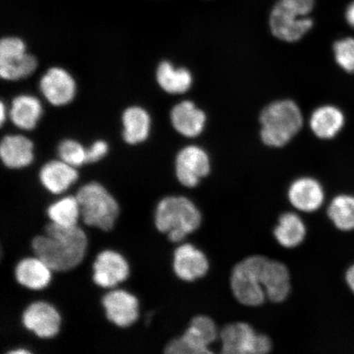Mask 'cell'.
<instances>
[{"instance_id":"cell-1","label":"cell","mask_w":354,"mask_h":354,"mask_svg":"<svg viewBox=\"0 0 354 354\" xmlns=\"http://www.w3.org/2000/svg\"><path fill=\"white\" fill-rule=\"evenodd\" d=\"M87 243L86 233L77 225L63 227L51 223L43 236L33 239L32 246L35 256L52 271L66 272L82 262Z\"/></svg>"},{"instance_id":"cell-2","label":"cell","mask_w":354,"mask_h":354,"mask_svg":"<svg viewBox=\"0 0 354 354\" xmlns=\"http://www.w3.org/2000/svg\"><path fill=\"white\" fill-rule=\"evenodd\" d=\"M259 121L260 138L263 144L271 148H281L300 131L304 118L295 102L281 100L265 107Z\"/></svg>"},{"instance_id":"cell-3","label":"cell","mask_w":354,"mask_h":354,"mask_svg":"<svg viewBox=\"0 0 354 354\" xmlns=\"http://www.w3.org/2000/svg\"><path fill=\"white\" fill-rule=\"evenodd\" d=\"M202 223V214L187 197L169 196L158 203L154 214L155 227L167 234L172 243H180Z\"/></svg>"},{"instance_id":"cell-4","label":"cell","mask_w":354,"mask_h":354,"mask_svg":"<svg viewBox=\"0 0 354 354\" xmlns=\"http://www.w3.org/2000/svg\"><path fill=\"white\" fill-rule=\"evenodd\" d=\"M315 0H278L269 17L272 34L287 43L302 39L313 28Z\"/></svg>"},{"instance_id":"cell-5","label":"cell","mask_w":354,"mask_h":354,"mask_svg":"<svg viewBox=\"0 0 354 354\" xmlns=\"http://www.w3.org/2000/svg\"><path fill=\"white\" fill-rule=\"evenodd\" d=\"M81 218L88 227L109 232L119 215L116 199L100 183L83 185L77 193Z\"/></svg>"},{"instance_id":"cell-6","label":"cell","mask_w":354,"mask_h":354,"mask_svg":"<svg viewBox=\"0 0 354 354\" xmlns=\"http://www.w3.org/2000/svg\"><path fill=\"white\" fill-rule=\"evenodd\" d=\"M267 259L264 256L248 257L232 270L231 287L233 295L245 306H259L267 299L263 286V269Z\"/></svg>"},{"instance_id":"cell-7","label":"cell","mask_w":354,"mask_h":354,"mask_svg":"<svg viewBox=\"0 0 354 354\" xmlns=\"http://www.w3.org/2000/svg\"><path fill=\"white\" fill-rule=\"evenodd\" d=\"M220 332L209 317H194L187 330L179 338L171 340L166 346L169 354L212 353L210 346L219 337Z\"/></svg>"},{"instance_id":"cell-8","label":"cell","mask_w":354,"mask_h":354,"mask_svg":"<svg viewBox=\"0 0 354 354\" xmlns=\"http://www.w3.org/2000/svg\"><path fill=\"white\" fill-rule=\"evenodd\" d=\"M221 353L225 354H265L271 351L268 336L257 333L245 322L232 323L220 331Z\"/></svg>"},{"instance_id":"cell-9","label":"cell","mask_w":354,"mask_h":354,"mask_svg":"<svg viewBox=\"0 0 354 354\" xmlns=\"http://www.w3.org/2000/svg\"><path fill=\"white\" fill-rule=\"evenodd\" d=\"M37 60L26 53V44L16 37L3 38L0 43V75L4 80L17 81L32 75Z\"/></svg>"},{"instance_id":"cell-10","label":"cell","mask_w":354,"mask_h":354,"mask_svg":"<svg viewBox=\"0 0 354 354\" xmlns=\"http://www.w3.org/2000/svg\"><path fill=\"white\" fill-rule=\"evenodd\" d=\"M175 167L177 180L181 185L187 188L196 187L210 174L209 155L198 146H187L177 154Z\"/></svg>"},{"instance_id":"cell-11","label":"cell","mask_w":354,"mask_h":354,"mask_svg":"<svg viewBox=\"0 0 354 354\" xmlns=\"http://www.w3.org/2000/svg\"><path fill=\"white\" fill-rule=\"evenodd\" d=\"M26 329L41 339H50L59 333L61 316L52 304L44 301L30 304L21 317Z\"/></svg>"},{"instance_id":"cell-12","label":"cell","mask_w":354,"mask_h":354,"mask_svg":"<svg viewBox=\"0 0 354 354\" xmlns=\"http://www.w3.org/2000/svg\"><path fill=\"white\" fill-rule=\"evenodd\" d=\"M129 274V264L116 251L107 250L100 252L93 264V281L104 289H112L125 281Z\"/></svg>"},{"instance_id":"cell-13","label":"cell","mask_w":354,"mask_h":354,"mask_svg":"<svg viewBox=\"0 0 354 354\" xmlns=\"http://www.w3.org/2000/svg\"><path fill=\"white\" fill-rule=\"evenodd\" d=\"M102 304L110 322L126 328L138 319L139 300L124 290H113L104 295Z\"/></svg>"},{"instance_id":"cell-14","label":"cell","mask_w":354,"mask_h":354,"mask_svg":"<svg viewBox=\"0 0 354 354\" xmlns=\"http://www.w3.org/2000/svg\"><path fill=\"white\" fill-rule=\"evenodd\" d=\"M176 276L184 281H194L206 275L209 270L207 256L190 243L177 247L174 255Z\"/></svg>"},{"instance_id":"cell-15","label":"cell","mask_w":354,"mask_h":354,"mask_svg":"<svg viewBox=\"0 0 354 354\" xmlns=\"http://www.w3.org/2000/svg\"><path fill=\"white\" fill-rule=\"evenodd\" d=\"M41 91L46 99L55 106L71 103L76 95V82L71 74L60 68L48 70L41 80Z\"/></svg>"},{"instance_id":"cell-16","label":"cell","mask_w":354,"mask_h":354,"mask_svg":"<svg viewBox=\"0 0 354 354\" xmlns=\"http://www.w3.org/2000/svg\"><path fill=\"white\" fill-rule=\"evenodd\" d=\"M288 198L296 209L312 212L320 209L325 193L319 181L312 177H300L290 185Z\"/></svg>"},{"instance_id":"cell-17","label":"cell","mask_w":354,"mask_h":354,"mask_svg":"<svg viewBox=\"0 0 354 354\" xmlns=\"http://www.w3.org/2000/svg\"><path fill=\"white\" fill-rule=\"evenodd\" d=\"M171 122L181 136L194 138L205 130L207 115L194 102L185 100L171 109Z\"/></svg>"},{"instance_id":"cell-18","label":"cell","mask_w":354,"mask_h":354,"mask_svg":"<svg viewBox=\"0 0 354 354\" xmlns=\"http://www.w3.org/2000/svg\"><path fill=\"white\" fill-rule=\"evenodd\" d=\"M34 145L24 136L3 137L0 145V157L4 165L11 169L28 167L34 159Z\"/></svg>"},{"instance_id":"cell-19","label":"cell","mask_w":354,"mask_h":354,"mask_svg":"<svg viewBox=\"0 0 354 354\" xmlns=\"http://www.w3.org/2000/svg\"><path fill=\"white\" fill-rule=\"evenodd\" d=\"M263 286L267 298L272 302L285 301L290 292V277L286 266L268 259L263 269Z\"/></svg>"},{"instance_id":"cell-20","label":"cell","mask_w":354,"mask_h":354,"mask_svg":"<svg viewBox=\"0 0 354 354\" xmlns=\"http://www.w3.org/2000/svg\"><path fill=\"white\" fill-rule=\"evenodd\" d=\"M77 179V168L62 160L48 162L39 171V180L43 187L55 194L64 193Z\"/></svg>"},{"instance_id":"cell-21","label":"cell","mask_w":354,"mask_h":354,"mask_svg":"<svg viewBox=\"0 0 354 354\" xmlns=\"http://www.w3.org/2000/svg\"><path fill=\"white\" fill-rule=\"evenodd\" d=\"M344 121L342 110L333 105H323L313 111L309 125L317 138L330 140L342 131Z\"/></svg>"},{"instance_id":"cell-22","label":"cell","mask_w":354,"mask_h":354,"mask_svg":"<svg viewBox=\"0 0 354 354\" xmlns=\"http://www.w3.org/2000/svg\"><path fill=\"white\" fill-rule=\"evenodd\" d=\"M52 270L39 259L26 258L20 261L15 268V278L22 286L32 290H41L50 284Z\"/></svg>"},{"instance_id":"cell-23","label":"cell","mask_w":354,"mask_h":354,"mask_svg":"<svg viewBox=\"0 0 354 354\" xmlns=\"http://www.w3.org/2000/svg\"><path fill=\"white\" fill-rule=\"evenodd\" d=\"M157 82L163 91L171 95H180L187 92L192 86V73L185 68H176L168 61L158 65Z\"/></svg>"},{"instance_id":"cell-24","label":"cell","mask_w":354,"mask_h":354,"mask_svg":"<svg viewBox=\"0 0 354 354\" xmlns=\"http://www.w3.org/2000/svg\"><path fill=\"white\" fill-rule=\"evenodd\" d=\"M43 113L41 101L32 95H19L12 100L10 116L21 130L30 131L37 127Z\"/></svg>"},{"instance_id":"cell-25","label":"cell","mask_w":354,"mask_h":354,"mask_svg":"<svg viewBox=\"0 0 354 354\" xmlns=\"http://www.w3.org/2000/svg\"><path fill=\"white\" fill-rule=\"evenodd\" d=\"M123 139L127 143L136 145L148 138L151 118L147 111L138 106H132L122 115Z\"/></svg>"},{"instance_id":"cell-26","label":"cell","mask_w":354,"mask_h":354,"mask_svg":"<svg viewBox=\"0 0 354 354\" xmlns=\"http://www.w3.org/2000/svg\"><path fill=\"white\" fill-rule=\"evenodd\" d=\"M274 236L281 246L293 249L304 241L306 236V227L299 215L294 212H286L279 218L274 230Z\"/></svg>"},{"instance_id":"cell-27","label":"cell","mask_w":354,"mask_h":354,"mask_svg":"<svg viewBox=\"0 0 354 354\" xmlns=\"http://www.w3.org/2000/svg\"><path fill=\"white\" fill-rule=\"evenodd\" d=\"M327 215L339 231H354V196L339 194L335 197L327 209Z\"/></svg>"},{"instance_id":"cell-28","label":"cell","mask_w":354,"mask_h":354,"mask_svg":"<svg viewBox=\"0 0 354 354\" xmlns=\"http://www.w3.org/2000/svg\"><path fill=\"white\" fill-rule=\"evenodd\" d=\"M47 215L53 223L63 227L77 225L81 218L77 197L66 196L52 203L47 209Z\"/></svg>"},{"instance_id":"cell-29","label":"cell","mask_w":354,"mask_h":354,"mask_svg":"<svg viewBox=\"0 0 354 354\" xmlns=\"http://www.w3.org/2000/svg\"><path fill=\"white\" fill-rule=\"evenodd\" d=\"M59 155L62 161L76 168L87 163V149L76 140L63 141L59 147Z\"/></svg>"},{"instance_id":"cell-30","label":"cell","mask_w":354,"mask_h":354,"mask_svg":"<svg viewBox=\"0 0 354 354\" xmlns=\"http://www.w3.org/2000/svg\"><path fill=\"white\" fill-rule=\"evenodd\" d=\"M336 63L345 72L354 73V38L347 37L336 41L333 46Z\"/></svg>"},{"instance_id":"cell-31","label":"cell","mask_w":354,"mask_h":354,"mask_svg":"<svg viewBox=\"0 0 354 354\" xmlns=\"http://www.w3.org/2000/svg\"><path fill=\"white\" fill-rule=\"evenodd\" d=\"M109 152V145L104 140L96 141L87 149V163L96 162L105 157Z\"/></svg>"},{"instance_id":"cell-32","label":"cell","mask_w":354,"mask_h":354,"mask_svg":"<svg viewBox=\"0 0 354 354\" xmlns=\"http://www.w3.org/2000/svg\"><path fill=\"white\" fill-rule=\"evenodd\" d=\"M345 281H346L349 289L354 294V263L348 268L345 273Z\"/></svg>"},{"instance_id":"cell-33","label":"cell","mask_w":354,"mask_h":354,"mask_svg":"<svg viewBox=\"0 0 354 354\" xmlns=\"http://www.w3.org/2000/svg\"><path fill=\"white\" fill-rule=\"evenodd\" d=\"M345 19H346L348 24L354 29V0L348 4L346 11H345Z\"/></svg>"},{"instance_id":"cell-34","label":"cell","mask_w":354,"mask_h":354,"mask_svg":"<svg viewBox=\"0 0 354 354\" xmlns=\"http://www.w3.org/2000/svg\"><path fill=\"white\" fill-rule=\"evenodd\" d=\"M6 116L7 113L6 106H4V104L2 102L1 105H0V121H1L2 125L4 123V121H6Z\"/></svg>"},{"instance_id":"cell-35","label":"cell","mask_w":354,"mask_h":354,"mask_svg":"<svg viewBox=\"0 0 354 354\" xmlns=\"http://www.w3.org/2000/svg\"><path fill=\"white\" fill-rule=\"evenodd\" d=\"M8 353H11V354L30 353V351H28V349H25V348H17V349H16V351H12Z\"/></svg>"}]
</instances>
